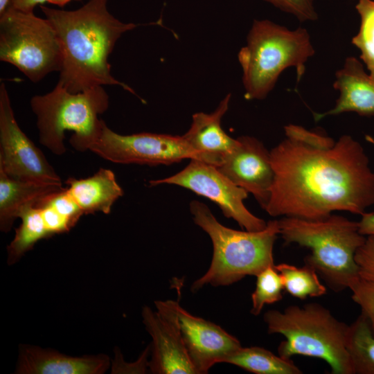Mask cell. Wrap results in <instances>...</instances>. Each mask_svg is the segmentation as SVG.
Returning a JSON list of instances; mask_svg holds the SVG:
<instances>
[{
  "mask_svg": "<svg viewBox=\"0 0 374 374\" xmlns=\"http://www.w3.org/2000/svg\"><path fill=\"white\" fill-rule=\"evenodd\" d=\"M270 150L274 177L265 211L272 217L324 218L335 211L362 215L374 204V172L362 144L335 141L290 124Z\"/></svg>",
  "mask_w": 374,
  "mask_h": 374,
  "instance_id": "6da1fadb",
  "label": "cell"
},
{
  "mask_svg": "<svg viewBox=\"0 0 374 374\" xmlns=\"http://www.w3.org/2000/svg\"><path fill=\"white\" fill-rule=\"evenodd\" d=\"M108 0H89L75 10L41 6L56 30L63 62L58 82L71 93L92 87L116 85L136 95L111 73L109 57L121 35L138 26L124 23L107 8Z\"/></svg>",
  "mask_w": 374,
  "mask_h": 374,
  "instance_id": "7a4b0ae2",
  "label": "cell"
},
{
  "mask_svg": "<svg viewBox=\"0 0 374 374\" xmlns=\"http://www.w3.org/2000/svg\"><path fill=\"white\" fill-rule=\"evenodd\" d=\"M278 224L285 244H297L310 250L305 264L331 290L349 289L360 278L355 254L366 236L359 232L358 222L332 213L319 220L282 217Z\"/></svg>",
  "mask_w": 374,
  "mask_h": 374,
  "instance_id": "3957f363",
  "label": "cell"
},
{
  "mask_svg": "<svg viewBox=\"0 0 374 374\" xmlns=\"http://www.w3.org/2000/svg\"><path fill=\"white\" fill-rule=\"evenodd\" d=\"M190 211L195 223L211 238L213 258L208 271L195 280L191 290L203 286H224L246 276H256L274 265L273 249L279 235L278 220H269L259 231H238L223 226L204 203L193 200Z\"/></svg>",
  "mask_w": 374,
  "mask_h": 374,
  "instance_id": "277c9868",
  "label": "cell"
},
{
  "mask_svg": "<svg viewBox=\"0 0 374 374\" xmlns=\"http://www.w3.org/2000/svg\"><path fill=\"white\" fill-rule=\"evenodd\" d=\"M314 53L305 28L290 30L267 19H255L247 44L238 55L242 71L244 98H265L281 73L290 67L295 68L299 81L305 74L306 62Z\"/></svg>",
  "mask_w": 374,
  "mask_h": 374,
  "instance_id": "5b68a950",
  "label": "cell"
},
{
  "mask_svg": "<svg viewBox=\"0 0 374 374\" xmlns=\"http://www.w3.org/2000/svg\"><path fill=\"white\" fill-rule=\"evenodd\" d=\"M264 321L269 334L285 338L278 347L280 357H316L325 361L332 374H353L348 349L349 326L321 304L292 305L283 312L271 310Z\"/></svg>",
  "mask_w": 374,
  "mask_h": 374,
  "instance_id": "8992f818",
  "label": "cell"
},
{
  "mask_svg": "<svg viewBox=\"0 0 374 374\" xmlns=\"http://www.w3.org/2000/svg\"><path fill=\"white\" fill-rule=\"evenodd\" d=\"M30 107L37 116L39 142L53 154L65 153L64 132H74L70 139L78 151L89 150L99 137L105 122L98 118L109 107V96L103 86L71 93L57 82L44 95H36Z\"/></svg>",
  "mask_w": 374,
  "mask_h": 374,
  "instance_id": "52a82bcc",
  "label": "cell"
},
{
  "mask_svg": "<svg viewBox=\"0 0 374 374\" xmlns=\"http://www.w3.org/2000/svg\"><path fill=\"white\" fill-rule=\"evenodd\" d=\"M0 60L15 66L33 82L60 71L63 56L55 29L49 20L33 11L8 6L0 14Z\"/></svg>",
  "mask_w": 374,
  "mask_h": 374,
  "instance_id": "ba28073f",
  "label": "cell"
},
{
  "mask_svg": "<svg viewBox=\"0 0 374 374\" xmlns=\"http://www.w3.org/2000/svg\"><path fill=\"white\" fill-rule=\"evenodd\" d=\"M89 150L106 160L123 164L168 166L186 159L200 160L182 136L148 132L121 135L105 123Z\"/></svg>",
  "mask_w": 374,
  "mask_h": 374,
  "instance_id": "9c48e42d",
  "label": "cell"
},
{
  "mask_svg": "<svg viewBox=\"0 0 374 374\" xmlns=\"http://www.w3.org/2000/svg\"><path fill=\"white\" fill-rule=\"evenodd\" d=\"M187 166L170 177L149 181L150 186L173 184L215 202L224 215L234 220L243 229L259 231L267 226L264 220L251 213L244 204L248 193L235 185L214 166L192 159Z\"/></svg>",
  "mask_w": 374,
  "mask_h": 374,
  "instance_id": "30bf717a",
  "label": "cell"
},
{
  "mask_svg": "<svg viewBox=\"0 0 374 374\" xmlns=\"http://www.w3.org/2000/svg\"><path fill=\"white\" fill-rule=\"evenodd\" d=\"M0 169L17 179L62 184L42 152L18 125L4 83L0 85Z\"/></svg>",
  "mask_w": 374,
  "mask_h": 374,
  "instance_id": "8fae6325",
  "label": "cell"
},
{
  "mask_svg": "<svg viewBox=\"0 0 374 374\" xmlns=\"http://www.w3.org/2000/svg\"><path fill=\"white\" fill-rule=\"evenodd\" d=\"M154 303L156 311L148 306L142 310L143 323L152 339L148 362L150 373L197 374L182 339L178 302L167 300Z\"/></svg>",
  "mask_w": 374,
  "mask_h": 374,
  "instance_id": "7c38bea8",
  "label": "cell"
},
{
  "mask_svg": "<svg viewBox=\"0 0 374 374\" xmlns=\"http://www.w3.org/2000/svg\"><path fill=\"white\" fill-rule=\"evenodd\" d=\"M237 139L236 147L216 168L235 185L253 195L265 210L274 177L270 151L255 137L242 136Z\"/></svg>",
  "mask_w": 374,
  "mask_h": 374,
  "instance_id": "4fadbf2b",
  "label": "cell"
},
{
  "mask_svg": "<svg viewBox=\"0 0 374 374\" xmlns=\"http://www.w3.org/2000/svg\"><path fill=\"white\" fill-rule=\"evenodd\" d=\"M177 314L182 339L197 374L207 373L242 347L237 338L220 326L192 315L179 305Z\"/></svg>",
  "mask_w": 374,
  "mask_h": 374,
  "instance_id": "5bb4252c",
  "label": "cell"
},
{
  "mask_svg": "<svg viewBox=\"0 0 374 374\" xmlns=\"http://www.w3.org/2000/svg\"><path fill=\"white\" fill-rule=\"evenodd\" d=\"M110 366L106 354L71 356L55 349L20 344L15 373L103 374Z\"/></svg>",
  "mask_w": 374,
  "mask_h": 374,
  "instance_id": "9a60e30c",
  "label": "cell"
},
{
  "mask_svg": "<svg viewBox=\"0 0 374 374\" xmlns=\"http://www.w3.org/2000/svg\"><path fill=\"white\" fill-rule=\"evenodd\" d=\"M333 87L339 92L333 108L315 114L318 121L328 116L355 112L360 116H374V79L355 57H348L335 73Z\"/></svg>",
  "mask_w": 374,
  "mask_h": 374,
  "instance_id": "2e32d148",
  "label": "cell"
},
{
  "mask_svg": "<svg viewBox=\"0 0 374 374\" xmlns=\"http://www.w3.org/2000/svg\"><path fill=\"white\" fill-rule=\"evenodd\" d=\"M231 97V93H228L211 113L194 114L190 128L182 135L199 154L201 161L215 167L238 143V139L229 136L221 125L222 118L229 109Z\"/></svg>",
  "mask_w": 374,
  "mask_h": 374,
  "instance_id": "e0dca14e",
  "label": "cell"
},
{
  "mask_svg": "<svg viewBox=\"0 0 374 374\" xmlns=\"http://www.w3.org/2000/svg\"><path fill=\"white\" fill-rule=\"evenodd\" d=\"M64 188L62 184L14 179L0 169L1 231L9 232L23 209Z\"/></svg>",
  "mask_w": 374,
  "mask_h": 374,
  "instance_id": "ac0fdd59",
  "label": "cell"
},
{
  "mask_svg": "<svg viewBox=\"0 0 374 374\" xmlns=\"http://www.w3.org/2000/svg\"><path fill=\"white\" fill-rule=\"evenodd\" d=\"M65 184L69 193L84 215L98 211L109 214L114 203L123 195L114 173L109 169L100 168L86 179L69 177Z\"/></svg>",
  "mask_w": 374,
  "mask_h": 374,
  "instance_id": "d6986e66",
  "label": "cell"
},
{
  "mask_svg": "<svg viewBox=\"0 0 374 374\" xmlns=\"http://www.w3.org/2000/svg\"><path fill=\"white\" fill-rule=\"evenodd\" d=\"M224 362L256 374H302L292 361L257 346L241 347L229 356Z\"/></svg>",
  "mask_w": 374,
  "mask_h": 374,
  "instance_id": "ffe728a7",
  "label": "cell"
},
{
  "mask_svg": "<svg viewBox=\"0 0 374 374\" xmlns=\"http://www.w3.org/2000/svg\"><path fill=\"white\" fill-rule=\"evenodd\" d=\"M20 226L16 229L13 240L7 247V262L15 264L40 240L51 237L39 208L30 206L21 211L19 216Z\"/></svg>",
  "mask_w": 374,
  "mask_h": 374,
  "instance_id": "44dd1931",
  "label": "cell"
},
{
  "mask_svg": "<svg viewBox=\"0 0 374 374\" xmlns=\"http://www.w3.org/2000/svg\"><path fill=\"white\" fill-rule=\"evenodd\" d=\"M348 349L353 374H374V335L362 314L349 325Z\"/></svg>",
  "mask_w": 374,
  "mask_h": 374,
  "instance_id": "7402d4cb",
  "label": "cell"
},
{
  "mask_svg": "<svg viewBox=\"0 0 374 374\" xmlns=\"http://www.w3.org/2000/svg\"><path fill=\"white\" fill-rule=\"evenodd\" d=\"M280 274L285 292L294 297L304 300L308 297L324 295L327 289L319 278L317 272L305 264L301 267L287 263L274 265Z\"/></svg>",
  "mask_w": 374,
  "mask_h": 374,
  "instance_id": "603a6c76",
  "label": "cell"
},
{
  "mask_svg": "<svg viewBox=\"0 0 374 374\" xmlns=\"http://www.w3.org/2000/svg\"><path fill=\"white\" fill-rule=\"evenodd\" d=\"M355 9L359 16L358 33L352 43L360 52V59L374 79V0H359Z\"/></svg>",
  "mask_w": 374,
  "mask_h": 374,
  "instance_id": "cb8c5ba5",
  "label": "cell"
},
{
  "mask_svg": "<svg viewBox=\"0 0 374 374\" xmlns=\"http://www.w3.org/2000/svg\"><path fill=\"white\" fill-rule=\"evenodd\" d=\"M274 265L268 267L256 276L251 309V313L255 316L260 313L265 305L272 304L283 299V281Z\"/></svg>",
  "mask_w": 374,
  "mask_h": 374,
  "instance_id": "d4e9b609",
  "label": "cell"
},
{
  "mask_svg": "<svg viewBox=\"0 0 374 374\" xmlns=\"http://www.w3.org/2000/svg\"><path fill=\"white\" fill-rule=\"evenodd\" d=\"M349 289L353 301L360 308L374 335V283L359 278Z\"/></svg>",
  "mask_w": 374,
  "mask_h": 374,
  "instance_id": "484cf974",
  "label": "cell"
},
{
  "mask_svg": "<svg viewBox=\"0 0 374 374\" xmlns=\"http://www.w3.org/2000/svg\"><path fill=\"white\" fill-rule=\"evenodd\" d=\"M299 21H313L318 19L314 0H265Z\"/></svg>",
  "mask_w": 374,
  "mask_h": 374,
  "instance_id": "4316f807",
  "label": "cell"
},
{
  "mask_svg": "<svg viewBox=\"0 0 374 374\" xmlns=\"http://www.w3.org/2000/svg\"><path fill=\"white\" fill-rule=\"evenodd\" d=\"M355 261L360 278L374 283V235L366 236L356 252Z\"/></svg>",
  "mask_w": 374,
  "mask_h": 374,
  "instance_id": "83f0119b",
  "label": "cell"
},
{
  "mask_svg": "<svg viewBox=\"0 0 374 374\" xmlns=\"http://www.w3.org/2000/svg\"><path fill=\"white\" fill-rule=\"evenodd\" d=\"M43 198L34 206L39 208L50 236L67 232L74 226L67 219L45 203Z\"/></svg>",
  "mask_w": 374,
  "mask_h": 374,
  "instance_id": "f1b7e54d",
  "label": "cell"
},
{
  "mask_svg": "<svg viewBox=\"0 0 374 374\" xmlns=\"http://www.w3.org/2000/svg\"><path fill=\"white\" fill-rule=\"evenodd\" d=\"M71 1L72 0H10L8 6L21 10L30 12L33 11L34 8L37 5L46 2L63 7Z\"/></svg>",
  "mask_w": 374,
  "mask_h": 374,
  "instance_id": "f546056e",
  "label": "cell"
},
{
  "mask_svg": "<svg viewBox=\"0 0 374 374\" xmlns=\"http://www.w3.org/2000/svg\"><path fill=\"white\" fill-rule=\"evenodd\" d=\"M358 224L359 231L362 235H374V212L362 214Z\"/></svg>",
  "mask_w": 374,
  "mask_h": 374,
  "instance_id": "4dcf8cb0",
  "label": "cell"
},
{
  "mask_svg": "<svg viewBox=\"0 0 374 374\" xmlns=\"http://www.w3.org/2000/svg\"><path fill=\"white\" fill-rule=\"evenodd\" d=\"M10 0H0V14H1L9 6Z\"/></svg>",
  "mask_w": 374,
  "mask_h": 374,
  "instance_id": "1f68e13d",
  "label": "cell"
}]
</instances>
